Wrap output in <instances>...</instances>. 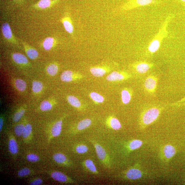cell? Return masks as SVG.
<instances>
[{"instance_id":"obj_1","label":"cell","mask_w":185,"mask_h":185,"mask_svg":"<svg viewBox=\"0 0 185 185\" xmlns=\"http://www.w3.org/2000/svg\"><path fill=\"white\" fill-rule=\"evenodd\" d=\"M174 15H169L161 25L159 31L151 40L148 48V52L151 54H154L159 49L163 40L168 36V32L167 28L169 23L173 18Z\"/></svg>"},{"instance_id":"obj_35","label":"cell","mask_w":185,"mask_h":185,"mask_svg":"<svg viewBox=\"0 0 185 185\" xmlns=\"http://www.w3.org/2000/svg\"><path fill=\"white\" fill-rule=\"evenodd\" d=\"M32 173L31 169L27 168H22L18 172V175L20 177H23L29 175Z\"/></svg>"},{"instance_id":"obj_34","label":"cell","mask_w":185,"mask_h":185,"mask_svg":"<svg viewBox=\"0 0 185 185\" xmlns=\"http://www.w3.org/2000/svg\"><path fill=\"white\" fill-rule=\"evenodd\" d=\"M51 4L50 0H40L37 4V6L40 9H44L49 7Z\"/></svg>"},{"instance_id":"obj_37","label":"cell","mask_w":185,"mask_h":185,"mask_svg":"<svg viewBox=\"0 0 185 185\" xmlns=\"http://www.w3.org/2000/svg\"><path fill=\"white\" fill-rule=\"evenodd\" d=\"M26 159L28 161L32 163H35L39 161L40 158L37 155L31 153L27 154L26 156Z\"/></svg>"},{"instance_id":"obj_12","label":"cell","mask_w":185,"mask_h":185,"mask_svg":"<svg viewBox=\"0 0 185 185\" xmlns=\"http://www.w3.org/2000/svg\"><path fill=\"white\" fill-rule=\"evenodd\" d=\"M62 120H61L56 122L53 125L51 130V136L50 139L59 136L62 132Z\"/></svg>"},{"instance_id":"obj_27","label":"cell","mask_w":185,"mask_h":185,"mask_svg":"<svg viewBox=\"0 0 185 185\" xmlns=\"http://www.w3.org/2000/svg\"><path fill=\"white\" fill-rule=\"evenodd\" d=\"M68 102L71 105L76 108H78L81 106V103L79 100L75 96L70 95L67 97Z\"/></svg>"},{"instance_id":"obj_38","label":"cell","mask_w":185,"mask_h":185,"mask_svg":"<svg viewBox=\"0 0 185 185\" xmlns=\"http://www.w3.org/2000/svg\"><path fill=\"white\" fill-rule=\"evenodd\" d=\"M153 0H136V6H144L153 3Z\"/></svg>"},{"instance_id":"obj_41","label":"cell","mask_w":185,"mask_h":185,"mask_svg":"<svg viewBox=\"0 0 185 185\" xmlns=\"http://www.w3.org/2000/svg\"><path fill=\"white\" fill-rule=\"evenodd\" d=\"M4 123V119L3 116H1L0 118V132H1L2 131V128Z\"/></svg>"},{"instance_id":"obj_20","label":"cell","mask_w":185,"mask_h":185,"mask_svg":"<svg viewBox=\"0 0 185 185\" xmlns=\"http://www.w3.org/2000/svg\"><path fill=\"white\" fill-rule=\"evenodd\" d=\"M55 40L52 37H47L44 40L43 43V46L46 50H49L54 46Z\"/></svg>"},{"instance_id":"obj_39","label":"cell","mask_w":185,"mask_h":185,"mask_svg":"<svg viewBox=\"0 0 185 185\" xmlns=\"http://www.w3.org/2000/svg\"><path fill=\"white\" fill-rule=\"evenodd\" d=\"M43 183V180L40 178H37L33 179L29 183L31 185H40Z\"/></svg>"},{"instance_id":"obj_33","label":"cell","mask_w":185,"mask_h":185,"mask_svg":"<svg viewBox=\"0 0 185 185\" xmlns=\"http://www.w3.org/2000/svg\"><path fill=\"white\" fill-rule=\"evenodd\" d=\"M90 96L93 100L98 103H102L104 100L103 96L97 93L92 92L90 94Z\"/></svg>"},{"instance_id":"obj_17","label":"cell","mask_w":185,"mask_h":185,"mask_svg":"<svg viewBox=\"0 0 185 185\" xmlns=\"http://www.w3.org/2000/svg\"><path fill=\"white\" fill-rule=\"evenodd\" d=\"M108 125L113 130H118L121 127V124L117 118L111 117L109 119Z\"/></svg>"},{"instance_id":"obj_40","label":"cell","mask_w":185,"mask_h":185,"mask_svg":"<svg viewBox=\"0 0 185 185\" xmlns=\"http://www.w3.org/2000/svg\"><path fill=\"white\" fill-rule=\"evenodd\" d=\"M172 106H177V107H179V106H183L185 105V96L183 98L181 99V100H180L177 102L172 104L171 105Z\"/></svg>"},{"instance_id":"obj_2","label":"cell","mask_w":185,"mask_h":185,"mask_svg":"<svg viewBox=\"0 0 185 185\" xmlns=\"http://www.w3.org/2000/svg\"><path fill=\"white\" fill-rule=\"evenodd\" d=\"M162 108L153 106L144 111L141 117V123L144 126L150 125L156 120L160 114Z\"/></svg>"},{"instance_id":"obj_26","label":"cell","mask_w":185,"mask_h":185,"mask_svg":"<svg viewBox=\"0 0 185 185\" xmlns=\"http://www.w3.org/2000/svg\"><path fill=\"white\" fill-rule=\"evenodd\" d=\"M32 130V126L31 124L27 123L25 125L23 132L22 134V137L25 139L28 138L31 135Z\"/></svg>"},{"instance_id":"obj_6","label":"cell","mask_w":185,"mask_h":185,"mask_svg":"<svg viewBox=\"0 0 185 185\" xmlns=\"http://www.w3.org/2000/svg\"><path fill=\"white\" fill-rule=\"evenodd\" d=\"M50 175L52 178L55 180L65 183H74V180L62 173V172L58 171H53L50 172Z\"/></svg>"},{"instance_id":"obj_36","label":"cell","mask_w":185,"mask_h":185,"mask_svg":"<svg viewBox=\"0 0 185 185\" xmlns=\"http://www.w3.org/2000/svg\"><path fill=\"white\" fill-rule=\"evenodd\" d=\"M25 125L24 124H19L15 126L14 131L15 134L18 136H22Z\"/></svg>"},{"instance_id":"obj_42","label":"cell","mask_w":185,"mask_h":185,"mask_svg":"<svg viewBox=\"0 0 185 185\" xmlns=\"http://www.w3.org/2000/svg\"><path fill=\"white\" fill-rule=\"evenodd\" d=\"M180 1L182 3H183L184 5L185 6V0H180Z\"/></svg>"},{"instance_id":"obj_32","label":"cell","mask_w":185,"mask_h":185,"mask_svg":"<svg viewBox=\"0 0 185 185\" xmlns=\"http://www.w3.org/2000/svg\"><path fill=\"white\" fill-rule=\"evenodd\" d=\"M25 113L24 108L20 109L14 114L13 117V120L14 122H17L22 117Z\"/></svg>"},{"instance_id":"obj_15","label":"cell","mask_w":185,"mask_h":185,"mask_svg":"<svg viewBox=\"0 0 185 185\" xmlns=\"http://www.w3.org/2000/svg\"><path fill=\"white\" fill-rule=\"evenodd\" d=\"M25 50L28 57L30 59H36L38 57L39 53L37 50L27 44L24 45Z\"/></svg>"},{"instance_id":"obj_8","label":"cell","mask_w":185,"mask_h":185,"mask_svg":"<svg viewBox=\"0 0 185 185\" xmlns=\"http://www.w3.org/2000/svg\"><path fill=\"white\" fill-rule=\"evenodd\" d=\"M153 63L146 62H140L134 65L136 72L140 74H145L154 66Z\"/></svg>"},{"instance_id":"obj_31","label":"cell","mask_w":185,"mask_h":185,"mask_svg":"<svg viewBox=\"0 0 185 185\" xmlns=\"http://www.w3.org/2000/svg\"><path fill=\"white\" fill-rule=\"evenodd\" d=\"M53 106L49 101L44 100L40 104V110L42 111H47L51 110Z\"/></svg>"},{"instance_id":"obj_11","label":"cell","mask_w":185,"mask_h":185,"mask_svg":"<svg viewBox=\"0 0 185 185\" xmlns=\"http://www.w3.org/2000/svg\"><path fill=\"white\" fill-rule=\"evenodd\" d=\"M8 147L10 153L12 155H16L18 153V144L14 136L11 134H10L9 137Z\"/></svg>"},{"instance_id":"obj_25","label":"cell","mask_w":185,"mask_h":185,"mask_svg":"<svg viewBox=\"0 0 185 185\" xmlns=\"http://www.w3.org/2000/svg\"><path fill=\"white\" fill-rule=\"evenodd\" d=\"M15 85L18 90L21 92L26 90L27 84L24 81L21 79H17L15 81Z\"/></svg>"},{"instance_id":"obj_7","label":"cell","mask_w":185,"mask_h":185,"mask_svg":"<svg viewBox=\"0 0 185 185\" xmlns=\"http://www.w3.org/2000/svg\"><path fill=\"white\" fill-rule=\"evenodd\" d=\"M53 158L54 161L60 165L65 167H70L72 165V161L62 153H55Z\"/></svg>"},{"instance_id":"obj_23","label":"cell","mask_w":185,"mask_h":185,"mask_svg":"<svg viewBox=\"0 0 185 185\" xmlns=\"http://www.w3.org/2000/svg\"><path fill=\"white\" fill-rule=\"evenodd\" d=\"M73 73L72 71H65L61 75L60 78L62 81L69 82L73 80Z\"/></svg>"},{"instance_id":"obj_22","label":"cell","mask_w":185,"mask_h":185,"mask_svg":"<svg viewBox=\"0 0 185 185\" xmlns=\"http://www.w3.org/2000/svg\"><path fill=\"white\" fill-rule=\"evenodd\" d=\"M121 100L125 104H127L130 102L131 98V93L127 90L124 89L121 93Z\"/></svg>"},{"instance_id":"obj_9","label":"cell","mask_w":185,"mask_h":185,"mask_svg":"<svg viewBox=\"0 0 185 185\" xmlns=\"http://www.w3.org/2000/svg\"><path fill=\"white\" fill-rule=\"evenodd\" d=\"M82 165L86 171L92 174L98 175L99 174L92 160L89 159L85 160L82 162Z\"/></svg>"},{"instance_id":"obj_21","label":"cell","mask_w":185,"mask_h":185,"mask_svg":"<svg viewBox=\"0 0 185 185\" xmlns=\"http://www.w3.org/2000/svg\"><path fill=\"white\" fill-rule=\"evenodd\" d=\"M62 21L66 31L69 34H72L73 27L70 19L68 17H65L62 20Z\"/></svg>"},{"instance_id":"obj_3","label":"cell","mask_w":185,"mask_h":185,"mask_svg":"<svg viewBox=\"0 0 185 185\" xmlns=\"http://www.w3.org/2000/svg\"><path fill=\"white\" fill-rule=\"evenodd\" d=\"M91 143L94 146L96 155L100 161L106 166H108L110 164V160L105 149L100 144L97 142L90 139Z\"/></svg>"},{"instance_id":"obj_4","label":"cell","mask_w":185,"mask_h":185,"mask_svg":"<svg viewBox=\"0 0 185 185\" xmlns=\"http://www.w3.org/2000/svg\"><path fill=\"white\" fill-rule=\"evenodd\" d=\"M158 78L153 75H149L145 78L144 83V90L150 95H154L156 92Z\"/></svg>"},{"instance_id":"obj_29","label":"cell","mask_w":185,"mask_h":185,"mask_svg":"<svg viewBox=\"0 0 185 185\" xmlns=\"http://www.w3.org/2000/svg\"><path fill=\"white\" fill-rule=\"evenodd\" d=\"M43 85L42 82L35 81L32 83V89L33 92L37 93L40 92L43 89Z\"/></svg>"},{"instance_id":"obj_14","label":"cell","mask_w":185,"mask_h":185,"mask_svg":"<svg viewBox=\"0 0 185 185\" xmlns=\"http://www.w3.org/2000/svg\"><path fill=\"white\" fill-rule=\"evenodd\" d=\"M124 75L123 73L117 72H113L109 75L106 79L110 81H121L126 79V78H129Z\"/></svg>"},{"instance_id":"obj_5","label":"cell","mask_w":185,"mask_h":185,"mask_svg":"<svg viewBox=\"0 0 185 185\" xmlns=\"http://www.w3.org/2000/svg\"><path fill=\"white\" fill-rule=\"evenodd\" d=\"M122 175L126 179L135 180L141 178L142 172L138 168H132L124 171Z\"/></svg>"},{"instance_id":"obj_19","label":"cell","mask_w":185,"mask_h":185,"mask_svg":"<svg viewBox=\"0 0 185 185\" xmlns=\"http://www.w3.org/2000/svg\"><path fill=\"white\" fill-rule=\"evenodd\" d=\"M143 144V142L139 140H134L129 142L127 148L130 151H133L140 148Z\"/></svg>"},{"instance_id":"obj_13","label":"cell","mask_w":185,"mask_h":185,"mask_svg":"<svg viewBox=\"0 0 185 185\" xmlns=\"http://www.w3.org/2000/svg\"><path fill=\"white\" fill-rule=\"evenodd\" d=\"M12 59L17 64L26 65L28 63L27 58L21 53H14L12 56Z\"/></svg>"},{"instance_id":"obj_18","label":"cell","mask_w":185,"mask_h":185,"mask_svg":"<svg viewBox=\"0 0 185 185\" xmlns=\"http://www.w3.org/2000/svg\"><path fill=\"white\" fill-rule=\"evenodd\" d=\"M164 152L166 158L170 159L175 155L176 151L174 146L171 145H167L164 147Z\"/></svg>"},{"instance_id":"obj_30","label":"cell","mask_w":185,"mask_h":185,"mask_svg":"<svg viewBox=\"0 0 185 185\" xmlns=\"http://www.w3.org/2000/svg\"><path fill=\"white\" fill-rule=\"evenodd\" d=\"M58 69L57 65L56 64H53L48 66L46 70L50 75L54 76L57 74Z\"/></svg>"},{"instance_id":"obj_24","label":"cell","mask_w":185,"mask_h":185,"mask_svg":"<svg viewBox=\"0 0 185 185\" xmlns=\"http://www.w3.org/2000/svg\"><path fill=\"white\" fill-rule=\"evenodd\" d=\"M92 74L96 77H101L105 74L106 70L101 68H93L90 69Z\"/></svg>"},{"instance_id":"obj_10","label":"cell","mask_w":185,"mask_h":185,"mask_svg":"<svg viewBox=\"0 0 185 185\" xmlns=\"http://www.w3.org/2000/svg\"><path fill=\"white\" fill-rule=\"evenodd\" d=\"M2 35L5 38L11 42H15V39L9 25L7 22L2 25Z\"/></svg>"},{"instance_id":"obj_28","label":"cell","mask_w":185,"mask_h":185,"mask_svg":"<svg viewBox=\"0 0 185 185\" xmlns=\"http://www.w3.org/2000/svg\"><path fill=\"white\" fill-rule=\"evenodd\" d=\"M76 152L79 154H84L88 151V146L84 144H79L76 146L75 148Z\"/></svg>"},{"instance_id":"obj_16","label":"cell","mask_w":185,"mask_h":185,"mask_svg":"<svg viewBox=\"0 0 185 185\" xmlns=\"http://www.w3.org/2000/svg\"><path fill=\"white\" fill-rule=\"evenodd\" d=\"M92 121L89 119H85L81 120L77 124V131H81L85 130L91 125Z\"/></svg>"}]
</instances>
